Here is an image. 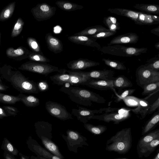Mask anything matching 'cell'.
Masks as SVG:
<instances>
[{
	"label": "cell",
	"mask_w": 159,
	"mask_h": 159,
	"mask_svg": "<svg viewBox=\"0 0 159 159\" xmlns=\"http://www.w3.org/2000/svg\"><path fill=\"white\" fill-rule=\"evenodd\" d=\"M127 116L116 112L104 113L101 115H94L91 119H97L109 123L112 121L114 124H118L127 118Z\"/></svg>",
	"instance_id": "15"
},
{
	"label": "cell",
	"mask_w": 159,
	"mask_h": 159,
	"mask_svg": "<svg viewBox=\"0 0 159 159\" xmlns=\"http://www.w3.org/2000/svg\"><path fill=\"white\" fill-rule=\"evenodd\" d=\"M55 3L60 9L66 11H74L83 8V7L81 5L67 1H58Z\"/></svg>",
	"instance_id": "32"
},
{
	"label": "cell",
	"mask_w": 159,
	"mask_h": 159,
	"mask_svg": "<svg viewBox=\"0 0 159 159\" xmlns=\"http://www.w3.org/2000/svg\"><path fill=\"white\" fill-rule=\"evenodd\" d=\"M2 77L10 82L20 93L37 94L39 93L37 83L26 78L18 70L8 69L1 73Z\"/></svg>",
	"instance_id": "1"
},
{
	"label": "cell",
	"mask_w": 159,
	"mask_h": 159,
	"mask_svg": "<svg viewBox=\"0 0 159 159\" xmlns=\"http://www.w3.org/2000/svg\"><path fill=\"white\" fill-rule=\"evenodd\" d=\"M136 77L137 84L143 88L148 84L159 82V71L147 68L143 65L137 68Z\"/></svg>",
	"instance_id": "5"
},
{
	"label": "cell",
	"mask_w": 159,
	"mask_h": 159,
	"mask_svg": "<svg viewBox=\"0 0 159 159\" xmlns=\"http://www.w3.org/2000/svg\"><path fill=\"white\" fill-rule=\"evenodd\" d=\"M66 133V136L62 134L61 136L66 142L70 151L77 153L78 148L83 147L84 145H89L86 137L78 131L68 129Z\"/></svg>",
	"instance_id": "6"
},
{
	"label": "cell",
	"mask_w": 159,
	"mask_h": 159,
	"mask_svg": "<svg viewBox=\"0 0 159 159\" xmlns=\"http://www.w3.org/2000/svg\"><path fill=\"white\" fill-rule=\"evenodd\" d=\"M56 10V7L43 3L38 4L31 9V11L34 18L40 21L51 18L55 14Z\"/></svg>",
	"instance_id": "10"
},
{
	"label": "cell",
	"mask_w": 159,
	"mask_h": 159,
	"mask_svg": "<svg viewBox=\"0 0 159 159\" xmlns=\"http://www.w3.org/2000/svg\"><path fill=\"white\" fill-rule=\"evenodd\" d=\"M103 23L107 27L109 25L112 24H118L120 23L115 17L110 16L105 17L103 19Z\"/></svg>",
	"instance_id": "49"
},
{
	"label": "cell",
	"mask_w": 159,
	"mask_h": 159,
	"mask_svg": "<svg viewBox=\"0 0 159 159\" xmlns=\"http://www.w3.org/2000/svg\"><path fill=\"white\" fill-rule=\"evenodd\" d=\"M68 39L73 43L95 48L98 51L101 48L100 45L96 41V39L88 36L73 35L69 36Z\"/></svg>",
	"instance_id": "14"
},
{
	"label": "cell",
	"mask_w": 159,
	"mask_h": 159,
	"mask_svg": "<svg viewBox=\"0 0 159 159\" xmlns=\"http://www.w3.org/2000/svg\"><path fill=\"white\" fill-rule=\"evenodd\" d=\"M37 84L39 92H46L49 89V85L46 80H41Z\"/></svg>",
	"instance_id": "48"
},
{
	"label": "cell",
	"mask_w": 159,
	"mask_h": 159,
	"mask_svg": "<svg viewBox=\"0 0 159 159\" xmlns=\"http://www.w3.org/2000/svg\"><path fill=\"white\" fill-rule=\"evenodd\" d=\"M16 2H12L7 6L0 13V21H4L10 18L14 11Z\"/></svg>",
	"instance_id": "35"
},
{
	"label": "cell",
	"mask_w": 159,
	"mask_h": 159,
	"mask_svg": "<svg viewBox=\"0 0 159 159\" xmlns=\"http://www.w3.org/2000/svg\"><path fill=\"white\" fill-rule=\"evenodd\" d=\"M30 159H47L45 158L40 157H35L33 156L30 157Z\"/></svg>",
	"instance_id": "57"
},
{
	"label": "cell",
	"mask_w": 159,
	"mask_h": 159,
	"mask_svg": "<svg viewBox=\"0 0 159 159\" xmlns=\"http://www.w3.org/2000/svg\"><path fill=\"white\" fill-rule=\"evenodd\" d=\"M20 101V98L18 96L7 95L0 92L1 102L6 104H14L17 102Z\"/></svg>",
	"instance_id": "38"
},
{
	"label": "cell",
	"mask_w": 159,
	"mask_h": 159,
	"mask_svg": "<svg viewBox=\"0 0 159 159\" xmlns=\"http://www.w3.org/2000/svg\"><path fill=\"white\" fill-rule=\"evenodd\" d=\"M159 107V98L158 97L157 99L152 104H150V107L148 111L147 114H150L152 113L157 109L158 110Z\"/></svg>",
	"instance_id": "50"
},
{
	"label": "cell",
	"mask_w": 159,
	"mask_h": 159,
	"mask_svg": "<svg viewBox=\"0 0 159 159\" xmlns=\"http://www.w3.org/2000/svg\"><path fill=\"white\" fill-rule=\"evenodd\" d=\"M114 88L121 89L133 86L132 82L126 77L123 75L118 76L113 80Z\"/></svg>",
	"instance_id": "31"
},
{
	"label": "cell",
	"mask_w": 159,
	"mask_h": 159,
	"mask_svg": "<svg viewBox=\"0 0 159 159\" xmlns=\"http://www.w3.org/2000/svg\"><path fill=\"white\" fill-rule=\"evenodd\" d=\"M153 159H159V149L157 150V152L155 157Z\"/></svg>",
	"instance_id": "58"
},
{
	"label": "cell",
	"mask_w": 159,
	"mask_h": 159,
	"mask_svg": "<svg viewBox=\"0 0 159 159\" xmlns=\"http://www.w3.org/2000/svg\"><path fill=\"white\" fill-rule=\"evenodd\" d=\"M102 61L106 65L114 69L120 70L126 69V66L123 63L119 61L105 58H103Z\"/></svg>",
	"instance_id": "37"
},
{
	"label": "cell",
	"mask_w": 159,
	"mask_h": 159,
	"mask_svg": "<svg viewBox=\"0 0 159 159\" xmlns=\"http://www.w3.org/2000/svg\"><path fill=\"white\" fill-rule=\"evenodd\" d=\"M18 69L45 76L53 72H58L59 70L58 67L49 64L35 61L26 62L22 64Z\"/></svg>",
	"instance_id": "7"
},
{
	"label": "cell",
	"mask_w": 159,
	"mask_h": 159,
	"mask_svg": "<svg viewBox=\"0 0 159 159\" xmlns=\"http://www.w3.org/2000/svg\"><path fill=\"white\" fill-rule=\"evenodd\" d=\"M132 143L131 128L123 129L117 132L107 141L105 149L109 152L125 154L131 149Z\"/></svg>",
	"instance_id": "2"
},
{
	"label": "cell",
	"mask_w": 159,
	"mask_h": 159,
	"mask_svg": "<svg viewBox=\"0 0 159 159\" xmlns=\"http://www.w3.org/2000/svg\"><path fill=\"white\" fill-rule=\"evenodd\" d=\"M144 65L146 67L154 70L159 71V57H154L146 61Z\"/></svg>",
	"instance_id": "43"
},
{
	"label": "cell",
	"mask_w": 159,
	"mask_h": 159,
	"mask_svg": "<svg viewBox=\"0 0 159 159\" xmlns=\"http://www.w3.org/2000/svg\"><path fill=\"white\" fill-rule=\"evenodd\" d=\"M69 98L72 101L77 104L86 106H91L92 105V102L82 99L80 97L71 94H68Z\"/></svg>",
	"instance_id": "44"
},
{
	"label": "cell",
	"mask_w": 159,
	"mask_h": 159,
	"mask_svg": "<svg viewBox=\"0 0 159 159\" xmlns=\"http://www.w3.org/2000/svg\"><path fill=\"white\" fill-rule=\"evenodd\" d=\"M26 143L29 149L34 153L37 157L47 159H62L43 148L31 136L28 138Z\"/></svg>",
	"instance_id": "11"
},
{
	"label": "cell",
	"mask_w": 159,
	"mask_h": 159,
	"mask_svg": "<svg viewBox=\"0 0 159 159\" xmlns=\"http://www.w3.org/2000/svg\"><path fill=\"white\" fill-rule=\"evenodd\" d=\"M7 55L10 57H16L23 55L25 53L24 50L22 48H19L14 49L12 48H9L7 50Z\"/></svg>",
	"instance_id": "45"
},
{
	"label": "cell",
	"mask_w": 159,
	"mask_h": 159,
	"mask_svg": "<svg viewBox=\"0 0 159 159\" xmlns=\"http://www.w3.org/2000/svg\"><path fill=\"white\" fill-rule=\"evenodd\" d=\"M107 11L110 12L128 17L133 20L135 23L139 13V11L131 10L120 8H109Z\"/></svg>",
	"instance_id": "23"
},
{
	"label": "cell",
	"mask_w": 159,
	"mask_h": 159,
	"mask_svg": "<svg viewBox=\"0 0 159 159\" xmlns=\"http://www.w3.org/2000/svg\"></svg>",
	"instance_id": "62"
},
{
	"label": "cell",
	"mask_w": 159,
	"mask_h": 159,
	"mask_svg": "<svg viewBox=\"0 0 159 159\" xmlns=\"http://www.w3.org/2000/svg\"><path fill=\"white\" fill-rule=\"evenodd\" d=\"M151 32L156 35L159 36V26L156 27L150 31Z\"/></svg>",
	"instance_id": "53"
},
{
	"label": "cell",
	"mask_w": 159,
	"mask_h": 159,
	"mask_svg": "<svg viewBox=\"0 0 159 159\" xmlns=\"http://www.w3.org/2000/svg\"><path fill=\"white\" fill-rule=\"evenodd\" d=\"M147 50L145 48L128 47L117 44L103 46L99 51L104 54L127 57L139 55L146 53Z\"/></svg>",
	"instance_id": "3"
},
{
	"label": "cell",
	"mask_w": 159,
	"mask_h": 159,
	"mask_svg": "<svg viewBox=\"0 0 159 159\" xmlns=\"http://www.w3.org/2000/svg\"><path fill=\"white\" fill-rule=\"evenodd\" d=\"M40 139L43 145L50 152L62 159L64 158L58 146L51 140L42 136Z\"/></svg>",
	"instance_id": "25"
},
{
	"label": "cell",
	"mask_w": 159,
	"mask_h": 159,
	"mask_svg": "<svg viewBox=\"0 0 159 159\" xmlns=\"http://www.w3.org/2000/svg\"><path fill=\"white\" fill-rule=\"evenodd\" d=\"M24 24L23 21L20 18L18 19L12 29L11 37H16L20 34L23 29Z\"/></svg>",
	"instance_id": "42"
},
{
	"label": "cell",
	"mask_w": 159,
	"mask_h": 159,
	"mask_svg": "<svg viewBox=\"0 0 159 159\" xmlns=\"http://www.w3.org/2000/svg\"><path fill=\"white\" fill-rule=\"evenodd\" d=\"M117 31H103L99 32L94 35L88 36L91 38L97 39H98L104 38L114 35Z\"/></svg>",
	"instance_id": "47"
},
{
	"label": "cell",
	"mask_w": 159,
	"mask_h": 159,
	"mask_svg": "<svg viewBox=\"0 0 159 159\" xmlns=\"http://www.w3.org/2000/svg\"><path fill=\"white\" fill-rule=\"evenodd\" d=\"M67 72L70 75L68 83L72 85H82L84 82L90 80L83 75L80 71L67 70Z\"/></svg>",
	"instance_id": "24"
},
{
	"label": "cell",
	"mask_w": 159,
	"mask_h": 159,
	"mask_svg": "<svg viewBox=\"0 0 159 159\" xmlns=\"http://www.w3.org/2000/svg\"><path fill=\"white\" fill-rule=\"evenodd\" d=\"M21 99V101L26 106L34 107L37 106L40 104L39 99L33 95H25L22 93L17 96Z\"/></svg>",
	"instance_id": "33"
},
{
	"label": "cell",
	"mask_w": 159,
	"mask_h": 159,
	"mask_svg": "<svg viewBox=\"0 0 159 159\" xmlns=\"http://www.w3.org/2000/svg\"><path fill=\"white\" fill-rule=\"evenodd\" d=\"M27 43L30 48L34 52L43 54L39 43L35 39L29 37L27 39Z\"/></svg>",
	"instance_id": "41"
},
{
	"label": "cell",
	"mask_w": 159,
	"mask_h": 159,
	"mask_svg": "<svg viewBox=\"0 0 159 159\" xmlns=\"http://www.w3.org/2000/svg\"><path fill=\"white\" fill-rule=\"evenodd\" d=\"M85 77L90 79H98L104 80H113L115 71L111 70L104 69L101 70H92L88 72L80 71Z\"/></svg>",
	"instance_id": "12"
},
{
	"label": "cell",
	"mask_w": 159,
	"mask_h": 159,
	"mask_svg": "<svg viewBox=\"0 0 159 159\" xmlns=\"http://www.w3.org/2000/svg\"><path fill=\"white\" fill-rule=\"evenodd\" d=\"M0 115L3 117L7 116L8 115L5 112V110L0 106Z\"/></svg>",
	"instance_id": "54"
},
{
	"label": "cell",
	"mask_w": 159,
	"mask_h": 159,
	"mask_svg": "<svg viewBox=\"0 0 159 159\" xmlns=\"http://www.w3.org/2000/svg\"><path fill=\"white\" fill-rule=\"evenodd\" d=\"M140 138L137 146V151L147 143L159 138V129L152 131Z\"/></svg>",
	"instance_id": "26"
},
{
	"label": "cell",
	"mask_w": 159,
	"mask_h": 159,
	"mask_svg": "<svg viewBox=\"0 0 159 159\" xmlns=\"http://www.w3.org/2000/svg\"><path fill=\"white\" fill-rule=\"evenodd\" d=\"M34 126L36 134L39 139L42 136L51 140L52 138V124L48 122L38 121L35 123Z\"/></svg>",
	"instance_id": "17"
},
{
	"label": "cell",
	"mask_w": 159,
	"mask_h": 159,
	"mask_svg": "<svg viewBox=\"0 0 159 159\" xmlns=\"http://www.w3.org/2000/svg\"><path fill=\"white\" fill-rule=\"evenodd\" d=\"M159 121V113L158 110L144 125L142 129V135H144L151 131L158 124Z\"/></svg>",
	"instance_id": "27"
},
{
	"label": "cell",
	"mask_w": 159,
	"mask_h": 159,
	"mask_svg": "<svg viewBox=\"0 0 159 159\" xmlns=\"http://www.w3.org/2000/svg\"><path fill=\"white\" fill-rule=\"evenodd\" d=\"M118 109L117 108L110 107L99 110H91L79 106L78 109H73L71 113L72 115L76 117L78 120L84 124L87 123L95 114L114 112Z\"/></svg>",
	"instance_id": "8"
},
{
	"label": "cell",
	"mask_w": 159,
	"mask_h": 159,
	"mask_svg": "<svg viewBox=\"0 0 159 159\" xmlns=\"http://www.w3.org/2000/svg\"><path fill=\"white\" fill-rule=\"evenodd\" d=\"M60 90L68 94H71L80 98L98 103H104L106 100L103 97L90 90L75 86L66 87L63 86Z\"/></svg>",
	"instance_id": "4"
},
{
	"label": "cell",
	"mask_w": 159,
	"mask_h": 159,
	"mask_svg": "<svg viewBox=\"0 0 159 159\" xmlns=\"http://www.w3.org/2000/svg\"><path fill=\"white\" fill-rule=\"evenodd\" d=\"M109 29L101 25H95L88 27L73 35L89 36L103 31H110Z\"/></svg>",
	"instance_id": "29"
},
{
	"label": "cell",
	"mask_w": 159,
	"mask_h": 159,
	"mask_svg": "<svg viewBox=\"0 0 159 159\" xmlns=\"http://www.w3.org/2000/svg\"><path fill=\"white\" fill-rule=\"evenodd\" d=\"M155 47L157 49L159 50V42L155 44Z\"/></svg>",
	"instance_id": "59"
},
{
	"label": "cell",
	"mask_w": 159,
	"mask_h": 159,
	"mask_svg": "<svg viewBox=\"0 0 159 159\" xmlns=\"http://www.w3.org/2000/svg\"><path fill=\"white\" fill-rule=\"evenodd\" d=\"M19 155L20 156V159H30L29 157L24 155L21 153H19Z\"/></svg>",
	"instance_id": "56"
},
{
	"label": "cell",
	"mask_w": 159,
	"mask_h": 159,
	"mask_svg": "<svg viewBox=\"0 0 159 159\" xmlns=\"http://www.w3.org/2000/svg\"><path fill=\"white\" fill-rule=\"evenodd\" d=\"M8 88V86L3 84L2 83L0 82V90L5 91L7 90Z\"/></svg>",
	"instance_id": "55"
},
{
	"label": "cell",
	"mask_w": 159,
	"mask_h": 159,
	"mask_svg": "<svg viewBox=\"0 0 159 159\" xmlns=\"http://www.w3.org/2000/svg\"><path fill=\"white\" fill-rule=\"evenodd\" d=\"M159 23V16L139 12L138 17L135 24L143 25H152Z\"/></svg>",
	"instance_id": "20"
},
{
	"label": "cell",
	"mask_w": 159,
	"mask_h": 159,
	"mask_svg": "<svg viewBox=\"0 0 159 159\" xmlns=\"http://www.w3.org/2000/svg\"><path fill=\"white\" fill-rule=\"evenodd\" d=\"M159 144V138H157L144 145L137 151L139 158L143 157H146L153 152Z\"/></svg>",
	"instance_id": "22"
},
{
	"label": "cell",
	"mask_w": 159,
	"mask_h": 159,
	"mask_svg": "<svg viewBox=\"0 0 159 159\" xmlns=\"http://www.w3.org/2000/svg\"><path fill=\"white\" fill-rule=\"evenodd\" d=\"M135 90V89H127L124 91L120 95L116 94V96L115 97L114 102H120L128 96L133 94Z\"/></svg>",
	"instance_id": "46"
},
{
	"label": "cell",
	"mask_w": 159,
	"mask_h": 159,
	"mask_svg": "<svg viewBox=\"0 0 159 159\" xmlns=\"http://www.w3.org/2000/svg\"><path fill=\"white\" fill-rule=\"evenodd\" d=\"M113 80H104L90 79L84 82L82 85L95 89L104 90L114 89Z\"/></svg>",
	"instance_id": "16"
},
{
	"label": "cell",
	"mask_w": 159,
	"mask_h": 159,
	"mask_svg": "<svg viewBox=\"0 0 159 159\" xmlns=\"http://www.w3.org/2000/svg\"><path fill=\"white\" fill-rule=\"evenodd\" d=\"M3 108L9 115L15 116L17 114L18 111L16 108L10 106H4Z\"/></svg>",
	"instance_id": "51"
},
{
	"label": "cell",
	"mask_w": 159,
	"mask_h": 159,
	"mask_svg": "<svg viewBox=\"0 0 159 159\" xmlns=\"http://www.w3.org/2000/svg\"><path fill=\"white\" fill-rule=\"evenodd\" d=\"M58 73L54 75L50 76L49 78L55 84L59 86H63L68 82L70 75L65 69H60Z\"/></svg>",
	"instance_id": "21"
},
{
	"label": "cell",
	"mask_w": 159,
	"mask_h": 159,
	"mask_svg": "<svg viewBox=\"0 0 159 159\" xmlns=\"http://www.w3.org/2000/svg\"><path fill=\"white\" fill-rule=\"evenodd\" d=\"M3 156L4 159H16L14 156L6 151H4Z\"/></svg>",
	"instance_id": "52"
},
{
	"label": "cell",
	"mask_w": 159,
	"mask_h": 159,
	"mask_svg": "<svg viewBox=\"0 0 159 159\" xmlns=\"http://www.w3.org/2000/svg\"><path fill=\"white\" fill-rule=\"evenodd\" d=\"M45 108L52 116L65 121L73 119L72 114L69 112L64 106L57 102L49 101L45 103Z\"/></svg>",
	"instance_id": "9"
},
{
	"label": "cell",
	"mask_w": 159,
	"mask_h": 159,
	"mask_svg": "<svg viewBox=\"0 0 159 159\" xmlns=\"http://www.w3.org/2000/svg\"><path fill=\"white\" fill-rule=\"evenodd\" d=\"M29 59L35 62L47 63L49 62L50 60L45 56L43 54L35 52H30L28 56Z\"/></svg>",
	"instance_id": "40"
},
{
	"label": "cell",
	"mask_w": 159,
	"mask_h": 159,
	"mask_svg": "<svg viewBox=\"0 0 159 159\" xmlns=\"http://www.w3.org/2000/svg\"><path fill=\"white\" fill-rule=\"evenodd\" d=\"M113 159H129L127 158H115Z\"/></svg>",
	"instance_id": "60"
},
{
	"label": "cell",
	"mask_w": 159,
	"mask_h": 159,
	"mask_svg": "<svg viewBox=\"0 0 159 159\" xmlns=\"http://www.w3.org/2000/svg\"><path fill=\"white\" fill-rule=\"evenodd\" d=\"M143 91L142 93L143 95H151L152 93L158 92L159 90V82L148 84L142 88Z\"/></svg>",
	"instance_id": "39"
},
{
	"label": "cell",
	"mask_w": 159,
	"mask_h": 159,
	"mask_svg": "<svg viewBox=\"0 0 159 159\" xmlns=\"http://www.w3.org/2000/svg\"><path fill=\"white\" fill-rule=\"evenodd\" d=\"M84 126L88 131L94 135H101L107 129L106 126L102 125H95L86 123L84 124Z\"/></svg>",
	"instance_id": "34"
},
{
	"label": "cell",
	"mask_w": 159,
	"mask_h": 159,
	"mask_svg": "<svg viewBox=\"0 0 159 159\" xmlns=\"http://www.w3.org/2000/svg\"><path fill=\"white\" fill-rule=\"evenodd\" d=\"M1 148L14 156H17L19 152L18 150L7 138H4Z\"/></svg>",
	"instance_id": "36"
},
{
	"label": "cell",
	"mask_w": 159,
	"mask_h": 159,
	"mask_svg": "<svg viewBox=\"0 0 159 159\" xmlns=\"http://www.w3.org/2000/svg\"><path fill=\"white\" fill-rule=\"evenodd\" d=\"M3 118L0 115V119H1L2 118Z\"/></svg>",
	"instance_id": "61"
},
{
	"label": "cell",
	"mask_w": 159,
	"mask_h": 159,
	"mask_svg": "<svg viewBox=\"0 0 159 159\" xmlns=\"http://www.w3.org/2000/svg\"><path fill=\"white\" fill-rule=\"evenodd\" d=\"M137 107L131 110L135 113L140 114L142 118H144L147 114L148 111L150 104L144 99L137 98Z\"/></svg>",
	"instance_id": "28"
},
{
	"label": "cell",
	"mask_w": 159,
	"mask_h": 159,
	"mask_svg": "<svg viewBox=\"0 0 159 159\" xmlns=\"http://www.w3.org/2000/svg\"><path fill=\"white\" fill-rule=\"evenodd\" d=\"M134 7L147 14L159 15V6L158 5L138 4H135Z\"/></svg>",
	"instance_id": "30"
},
{
	"label": "cell",
	"mask_w": 159,
	"mask_h": 159,
	"mask_svg": "<svg viewBox=\"0 0 159 159\" xmlns=\"http://www.w3.org/2000/svg\"><path fill=\"white\" fill-rule=\"evenodd\" d=\"M139 36L135 33H128L119 35L112 39L108 45L124 43H135L139 40Z\"/></svg>",
	"instance_id": "18"
},
{
	"label": "cell",
	"mask_w": 159,
	"mask_h": 159,
	"mask_svg": "<svg viewBox=\"0 0 159 159\" xmlns=\"http://www.w3.org/2000/svg\"><path fill=\"white\" fill-rule=\"evenodd\" d=\"M97 62L87 59L80 58L70 61L67 64V67L73 70H84L100 65Z\"/></svg>",
	"instance_id": "13"
},
{
	"label": "cell",
	"mask_w": 159,
	"mask_h": 159,
	"mask_svg": "<svg viewBox=\"0 0 159 159\" xmlns=\"http://www.w3.org/2000/svg\"><path fill=\"white\" fill-rule=\"evenodd\" d=\"M45 40L48 48L50 51L55 53L62 52L63 45L61 41L58 38L48 33L45 36Z\"/></svg>",
	"instance_id": "19"
}]
</instances>
